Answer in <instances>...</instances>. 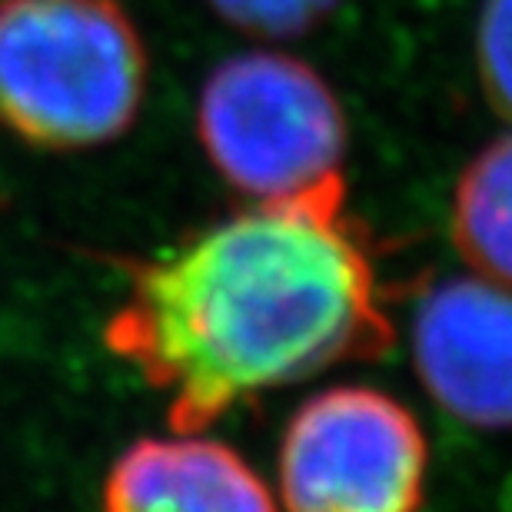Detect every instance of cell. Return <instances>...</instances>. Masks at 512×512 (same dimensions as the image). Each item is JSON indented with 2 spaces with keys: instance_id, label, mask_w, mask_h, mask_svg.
<instances>
[{
  "instance_id": "obj_7",
  "label": "cell",
  "mask_w": 512,
  "mask_h": 512,
  "mask_svg": "<svg viewBox=\"0 0 512 512\" xmlns=\"http://www.w3.org/2000/svg\"><path fill=\"white\" fill-rule=\"evenodd\" d=\"M453 243L483 280L512 290V133L479 150L459 177Z\"/></svg>"
},
{
  "instance_id": "obj_2",
  "label": "cell",
  "mask_w": 512,
  "mask_h": 512,
  "mask_svg": "<svg viewBox=\"0 0 512 512\" xmlns=\"http://www.w3.org/2000/svg\"><path fill=\"white\" fill-rule=\"evenodd\" d=\"M147 47L117 0H0V124L44 150H87L133 127Z\"/></svg>"
},
{
  "instance_id": "obj_3",
  "label": "cell",
  "mask_w": 512,
  "mask_h": 512,
  "mask_svg": "<svg viewBox=\"0 0 512 512\" xmlns=\"http://www.w3.org/2000/svg\"><path fill=\"white\" fill-rule=\"evenodd\" d=\"M197 133L213 170L256 203L340 180L346 117L333 87L300 57L237 54L200 90Z\"/></svg>"
},
{
  "instance_id": "obj_5",
  "label": "cell",
  "mask_w": 512,
  "mask_h": 512,
  "mask_svg": "<svg viewBox=\"0 0 512 512\" xmlns=\"http://www.w3.org/2000/svg\"><path fill=\"white\" fill-rule=\"evenodd\" d=\"M413 363L446 413L479 429H512V290L446 280L413 316Z\"/></svg>"
},
{
  "instance_id": "obj_9",
  "label": "cell",
  "mask_w": 512,
  "mask_h": 512,
  "mask_svg": "<svg viewBox=\"0 0 512 512\" xmlns=\"http://www.w3.org/2000/svg\"><path fill=\"white\" fill-rule=\"evenodd\" d=\"M479 80L499 114L512 120V0H486L476 30Z\"/></svg>"
},
{
  "instance_id": "obj_4",
  "label": "cell",
  "mask_w": 512,
  "mask_h": 512,
  "mask_svg": "<svg viewBox=\"0 0 512 512\" xmlns=\"http://www.w3.org/2000/svg\"><path fill=\"white\" fill-rule=\"evenodd\" d=\"M426 436L393 396L333 386L296 409L280 443V496L290 512H419Z\"/></svg>"
},
{
  "instance_id": "obj_8",
  "label": "cell",
  "mask_w": 512,
  "mask_h": 512,
  "mask_svg": "<svg viewBox=\"0 0 512 512\" xmlns=\"http://www.w3.org/2000/svg\"><path fill=\"white\" fill-rule=\"evenodd\" d=\"M340 0H210V7L243 34L300 37L333 14Z\"/></svg>"
},
{
  "instance_id": "obj_1",
  "label": "cell",
  "mask_w": 512,
  "mask_h": 512,
  "mask_svg": "<svg viewBox=\"0 0 512 512\" xmlns=\"http://www.w3.org/2000/svg\"><path fill=\"white\" fill-rule=\"evenodd\" d=\"M127 273L104 340L167 396L173 433H200L260 393L393 343L343 177L210 223Z\"/></svg>"
},
{
  "instance_id": "obj_6",
  "label": "cell",
  "mask_w": 512,
  "mask_h": 512,
  "mask_svg": "<svg viewBox=\"0 0 512 512\" xmlns=\"http://www.w3.org/2000/svg\"><path fill=\"white\" fill-rule=\"evenodd\" d=\"M104 512H276L270 489L230 446L177 433L140 439L104 483Z\"/></svg>"
}]
</instances>
